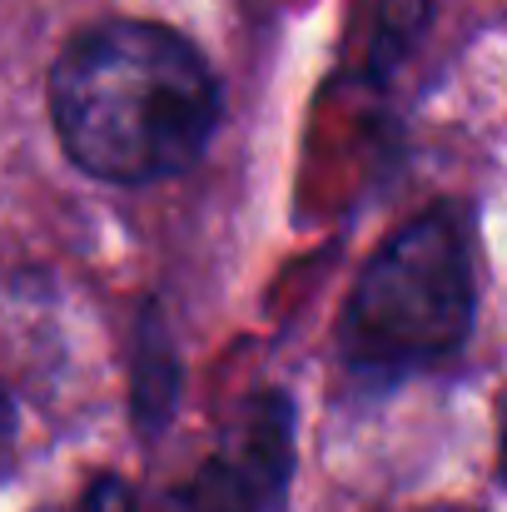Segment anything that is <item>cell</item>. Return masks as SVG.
Wrapping results in <instances>:
<instances>
[{
	"label": "cell",
	"instance_id": "2",
	"mask_svg": "<svg viewBox=\"0 0 507 512\" xmlns=\"http://www.w3.org/2000/svg\"><path fill=\"white\" fill-rule=\"evenodd\" d=\"M478 289L463 219L428 209L403 224L358 274L338 348L368 383H398L418 368L453 358L473 329Z\"/></svg>",
	"mask_w": 507,
	"mask_h": 512
},
{
	"label": "cell",
	"instance_id": "4",
	"mask_svg": "<svg viewBox=\"0 0 507 512\" xmlns=\"http://www.w3.org/2000/svg\"><path fill=\"white\" fill-rule=\"evenodd\" d=\"M50 512H135L130 508V493H125V483H115V478H100L80 503H65V508H50Z\"/></svg>",
	"mask_w": 507,
	"mask_h": 512
},
{
	"label": "cell",
	"instance_id": "1",
	"mask_svg": "<svg viewBox=\"0 0 507 512\" xmlns=\"http://www.w3.org/2000/svg\"><path fill=\"white\" fill-rule=\"evenodd\" d=\"M50 120L85 174L150 184L189 170L214 140L219 80L160 20H100L55 60Z\"/></svg>",
	"mask_w": 507,
	"mask_h": 512
},
{
	"label": "cell",
	"instance_id": "6",
	"mask_svg": "<svg viewBox=\"0 0 507 512\" xmlns=\"http://www.w3.org/2000/svg\"><path fill=\"white\" fill-rule=\"evenodd\" d=\"M498 468L507 478V403H503V423H498Z\"/></svg>",
	"mask_w": 507,
	"mask_h": 512
},
{
	"label": "cell",
	"instance_id": "5",
	"mask_svg": "<svg viewBox=\"0 0 507 512\" xmlns=\"http://www.w3.org/2000/svg\"><path fill=\"white\" fill-rule=\"evenodd\" d=\"M15 398L5 393V383H0V473L10 468V458H15Z\"/></svg>",
	"mask_w": 507,
	"mask_h": 512
},
{
	"label": "cell",
	"instance_id": "3",
	"mask_svg": "<svg viewBox=\"0 0 507 512\" xmlns=\"http://www.w3.org/2000/svg\"><path fill=\"white\" fill-rule=\"evenodd\" d=\"M294 468V408L284 393H259L224 448L174 493L165 512H274Z\"/></svg>",
	"mask_w": 507,
	"mask_h": 512
},
{
	"label": "cell",
	"instance_id": "7",
	"mask_svg": "<svg viewBox=\"0 0 507 512\" xmlns=\"http://www.w3.org/2000/svg\"><path fill=\"white\" fill-rule=\"evenodd\" d=\"M428 512H478V508H428Z\"/></svg>",
	"mask_w": 507,
	"mask_h": 512
}]
</instances>
